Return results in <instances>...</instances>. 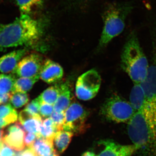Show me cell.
<instances>
[{"mask_svg": "<svg viewBox=\"0 0 156 156\" xmlns=\"http://www.w3.org/2000/svg\"><path fill=\"white\" fill-rule=\"evenodd\" d=\"M58 131L56 126H45L41 125L40 129V137L53 140L54 136Z\"/></svg>", "mask_w": 156, "mask_h": 156, "instance_id": "d4e9b609", "label": "cell"}, {"mask_svg": "<svg viewBox=\"0 0 156 156\" xmlns=\"http://www.w3.org/2000/svg\"><path fill=\"white\" fill-rule=\"evenodd\" d=\"M3 130H0V151L4 143L3 141Z\"/></svg>", "mask_w": 156, "mask_h": 156, "instance_id": "d6a6232c", "label": "cell"}, {"mask_svg": "<svg viewBox=\"0 0 156 156\" xmlns=\"http://www.w3.org/2000/svg\"><path fill=\"white\" fill-rule=\"evenodd\" d=\"M18 119L17 111L10 103L0 106V128L15 122Z\"/></svg>", "mask_w": 156, "mask_h": 156, "instance_id": "d6986e66", "label": "cell"}, {"mask_svg": "<svg viewBox=\"0 0 156 156\" xmlns=\"http://www.w3.org/2000/svg\"><path fill=\"white\" fill-rule=\"evenodd\" d=\"M16 153L11 148L4 144L1 149L0 156H16Z\"/></svg>", "mask_w": 156, "mask_h": 156, "instance_id": "f546056e", "label": "cell"}, {"mask_svg": "<svg viewBox=\"0 0 156 156\" xmlns=\"http://www.w3.org/2000/svg\"><path fill=\"white\" fill-rule=\"evenodd\" d=\"M82 156H96V155L93 152L87 151L83 154Z\"/></svg>", "mask_w": 156, "mask_h": 156, "instance_id": "836d02e7", "label": "cell"}, {"mask_svg": "<svg viewBox=\"0 0 156 156\" xmlns=\"http://www.w3.org/2000/svg\"><path fill=\"white\" fill-rule=\"evenodd\" d=\"M0 105H1V102H0Z\"/></svg>", "mask_w": 156, "mask_h": 156, "instance_id": "8d00e7d4", "label": "cell"}, {"mask_svg": "<svg viewBox=\"0 0 156 156\" xmlns=\"http://www.w3.org/2000/svg\"><path fill=\"white\" fill-rule=\"evenodd\" d=\"M74 134L70 131L60 130L56 132L53 138V146L57 153L62 154L67 149Z\"/></svg>", "mask_w": 156, "mask_h": 156, "instance_id": "ac0fdd59", "label": "cell"}, {"mask_svg": "<svg viewBox=\"0 0 156 156\" xmlns=\"http://www.w3.org/2000/svg\"><path fill=\"white\" fill-rule=\"evenodd\" d=\"M20 14L33 16L44 6V0H15Z\"/></svg>", "mask_w": 156, "mask_h": 156, "instance_id": "e0dca14e", "label": "cell"}, {"mask_svg": "<svg viewBox=\"0 0 156 156\" xmlns=\"http://www.w3.org/2000/svg\"><path fill=\"white\" fill-rule=\"evenodd\" d=\"M53 111V105L46 103H41L39 110V113L41 117L48 118L50 117Z\"/></svg>", "mask_w": 156, "mask_h": 156, "instance_id": "83f0119b", "label": "cell"}, {"mask_svg": "<svg viewBox=\"0 0 156 156\" xmlns=\"http://www.w3.org/2000/svg\"><path fill=\"white\" fill-rule=\"evenodd\" d=\"M41 102H40L37 98L32 101L30 103H28L25 108L24 109L29 113L34 116L39 115V110H40Z\"/></svg>", "mask_w": 156, "mask_h": 156, "instance_id": "4316f807", "label": "cell"}, {"mask_svg": "<svg viewBox=\"0 0 156 156\" xmlns=\"http://www.w3.org/2000/svg\"><path fill=\"white\" fill-rule=\"evenodd\" d=\"M101 79L98 73L90 70L78 78L76 86V94L79 99L87 101L92 99L98 93Z\"/></svg>", "mask_w": 156, "mask_h": 156, "instance_id": "52a82bcc", "label": "cell"}, {"mask_svg": "<svg viewBox=\"0 0 156 156\" xmlns=\"http://www.w3.org/2000/svg\"><path fill=\"white\" fill-rule=\"evenodd\" d=\"M26 131L19 122L9 126L3 131V141L5 145L16 151L25 148L24 139Z\"/></svg>", "mask_w": 156, "mask_h": 156, "instance_id": "9c48e42d", "label": "cell"}, {"mask_svg": "<svg viewBox=\"0 0 156 156\" xmlns=\"http://www.w3.org/2000/svg\"><path fill=\"white\" fill-rule=\"evenodd\" d=\"M37 156H49L55 151L53 140L37 137L33 146Z\"/></svg>", "mask_w": 156, "mask_h": 156, "instance_id": "ffe728a7", "label": "cell"}, {"mask_svg": "<svg viewBox=\"0 0 156 156\" xmlns=\"http://www.w3.org/2000/svg\"><path fill=\"white\" fill-rule=\"evenodd\" d=\"M42 33L41 21L20 14L13 22L0 25V51L22 46L32 47L39 41Z\"/></svg>", "mask_w": 156, "mask_h": 156, "instance_id": "6da1fadb", "label": "cell"}, {"mask_svg": "<svg viewBox=\"0 0 156 156\" xmlns=\"http://www.w3.org/2000/svg\"><path fill=\"white\" fill-rule=\"evenodd\" d=\"M63 130L74 135L83 134L89 127L87 124L88 114L83 107L77 102L72 103L66 111Z\"/></svg>", "mask_w": 156, "mask_h": 156, "instance_id": "8992f818", "label": "cell"}, {"mask_svg": "<svg viewBox=\"0 0 156 156\" xmlns=\"http://www.w3.org/2000/svg\"><path fill=\"white\" fill-rule=\"evenodd\" d=\"M141 85L145 93L147 105L156 108V53L150 66L147 76Z\"/></svg>", "mask_w": 156, "mask_h": 156, "instance_id": "30bf717a", "label": "cell"}, {"mask_svg": "<svg viewBox=\"0 0 156 156\" xmlns=\"http://www.w3.org/2000/svg\"><path fill=\"white\" fill-rule=\"evenodd\" d=\"M135 112L129 101L116 94L108 98L101 108L105 119L117 123H128Z\"/></svg>", "mask_w": 156, "mask_h": 156, "instance_id": "5b68a950", "label": "cell"}, {"mask_svg": "<svg viewBox=\"0 0 156 156\" xmlns=\"http://www.w3.org/2000/svg\"><path fill=\"white\" fill-rule=\"evenodd\" d=\"M11 95V92L6 94H0V102L1 105L5 104L9 101H10Z\"/></svg>", "mask_w": 156, "mask_h": 156, "instance_id": "1f68e13d", "label": "cell"}, {"mask_svg": "<svg viewBox=\"0 0 156 156\" xmlns=\"http://www.w3.org/2000/svg\"><path fill=\"white\" fill-rule=\"evenodd\" d=\"M0 155H1V151H0Z\"/></svg>", "mask_w": 156, "mask_h": 156, "instance_id": "d590c367", "label": "cell"}, {"mask_svg": "<svg viewBox=\"0 0 156 156\" xmlns=\"http://www.w3.org/2000/svg\"><path fill=\"white\" fill-rule=\"evenodd\" d=\"M16 156H37L32 147H27L25 149L16 153Z\"/></svg>", "mask_w": 156, "mask_h": 156, "instance_id": "4dcf8cb0", "label": "cell"}, {"mask_svg": "<svg viewBox=\"0 0 156 156\" xmlns=\"http://www.w3.org/2000/svg\"><path fill=\"white\" fill-rule=\"evenodd\" d=\"M59 93V86H52L44 90L37 98L41 103H46L54 105Z\"/></svg>", "mask_w": 156, "mask_h": 156, "instance_id": "7402d4cb", "label": "cell"}, {"mask_svg": "<svg viewBox=\"0 0 156 156\" xmlns=\"http://www.w3.org/2000/svg\"><path fill=\"white\" fill-rule=\"evenodd\" d=\"M19 123L26 131L33 133L40 137V132L43 121L40 115L34 116L23 109L18 116Z\"/></svg>", "mask_w": 156, "mask_h": 156, "instance_id": "5bb4252c", "label": "cell"}, {"mask_svg": "<svg viewBox=\"0 0 156 156\" xmlns=\"http://www.w3.org/2000/svg\"><path fill=\"white\" fill-rule=\"evenodd\" d=\"M133 9L132 4L129 2L114 3L108 7L103 14L104 27L99 41L101 47L106 46L122 32L126 18Z\"/></svg>", "mask_w": 156, "mask_h": 156, "instance_id": "277c9868", "label": "cell"}, {"mask_svg": "<svg viewBox=\"0 0 156 156\" xmlns=\"http://www.w3.org/2000/svg\"><path fill=\"white\" fill-rule=\"evenodd\" d=\"M63 76V70L60 65L50 59L44 60L41 69L40 78L47 83H56Z\"/></svg>", "mask_w": 156, "mask_h": 156, "instance_id": "7c38bea8", "label": "cell"}, {"mask_svg": "<svg viewBox=\"0 0 156 156\" xmlns=\"http://www.w3.org/2000/svg\"><path fill=\"white\" fill-rule=\"evenodd\" d=\"M29 101V97L27 93L11 92L10 101L14 108H19L27 104Z\"/></svg>", "mask_w": 156, "mask_h": 156, "instance_id": "cb8c5ba5", "label": "cell"}, {"mask_svg": "<svg viewBox=\"0 0 156 156\" xmlns=\"http://www.w3.org/2000/svg\"><path fill=\"white\" fill-rule=\"evenodd\" d=\"M44 61L43 57L38 53H31L24 56L20 61L12 73L18 77H34L40 76Z\"/></svg>", "mask_w": 156, "mask_h": 156, "instance_id": "ba28073f", "label": "cell"}, {"mask_svg": "<svg viewBox=\"0 0 156 156\" xmlns=\"http://www.w3.org/2000/svg\"><path fill=\"white\" fill-rule=\"evenodd\" d=\"M99 142L104 148L96 156H132L137 151V148L132 144L123 145L111 140H101Z\"/></svg>", "mask_w": 156, "mask_h": 156, "instance_id": "8fae6325", "label": "cell"}, {"mask_svg": "<svg viewBox=\"0 0 156 156\" xmlns=\"http://www.w3.org/2000/svg\"><path fill=\"white\" fill-rule=\"evenodd\" d=\"M49 156H58V154L56 152V151H54V152H53V153L51 154Z\"/></svg>", "mask_w": 156, "mask_h": 156, "instance_id": "e575fe53", "label": "cell"}, {"mask_svg": "<svg viewBox=\"0 0 156 156\" xmlns=\"http://www.w3.org/2000/svg\"><path fill=\"white\" fill-rule=\"evenodd\" d=\"M128 124V136L140 156H156V108L146 105Z\"/></svg>", "mask_w": 156, "mask_h": 156, "instance_id": "7a4b0ae2", "label": "cell"}, {"mask_svg": "<svg viewBox=\"0 0 156 156\" xmlns=\"http://www.w3.org/2000/svg\"><path fill=\"white\" fill-rule=\"evenodd\" d=\"M37 137V135L33 133H29V132L26 133L24 139L25 146L27 147H32Z\"/></svg>", "mask_w": 156, "mask_h": 156, "instance_id": "f1b7e54d", "label": "cell"}, {"mask_svg": "<svg viewBox=\"0 0 156 156\" xmlns=\"http://www.w3.org/2000/svg\"><path fill=\"white\" fill-rule=\"evenodd\" d=\"M16 78L12 75L0 74V94L12 92Z\"/></svg>", "mask_w": 156, "mask_h": 156, "instance_id": "603a6c76", "label": "cell"}, {"mask_svg": "<svg viewBox=\"0 0 156 156\" xmlns=\"http://www.w3.org/2000/svg\"><path fill=\"white\" fill-rule=\"evenodd\" d=\"M50 118L53 120L58 131L63 130V127L65 120V114L64 112H58L53 111Z\"/></svg>", "mask_w": 156, "mask_h": 156, "instance_id": "484cf974", "label": "cell"}, {"mask_svg": "<svg viewBox=\"0 0 156 156\" xmlns=\"http://www.w3.org/2000/svg\"><path fill=\"white\" fill-rule=\"evenodd\" d=\"M70 102L71 91L69 85L66 83L59 86V95L53 105L54 111L65 112L70 105Z\"/></svg>", "mask_w": 156, "mask_h": 156, "instance_id": "9a60e30c", "label": "cell"}, {"mask_svg": "<svg viewBox=\"0 0 156 156\" xmlns=\"http://www.w3.org/2000/svg\"><path fill=\"white\" fill-rule=\"evenodd\" d=\"M28 48L14 50L0 57V72L3 73L13 72L18 62L28 52Z\"/></svg>", "mask_w": 156, "mask_h": 156, "instance_id": "4fadbf2b", "label": "cell"}, {"mask_svg": "<svg viewBox=\"0 0 156 156\" xmlns=\"http://www.w3.org/2000/svg\"><path fill=\"white\" fill-rule=\"evenodd\" d=\"M129 101L136 112L146 105L145 93L141 83H134L130 92Z\"/></svg>", "mask_w": 156, "mask_h": 156, "instance_id": "2e32d148", "label": "cell"}, {"mask_svg": "<svg viewBox=\"0 0 156 156\" xmlns=\"http://www.w3.org/2000/svg\"><path fill=\"white\" fill-rule=\"evenodd\" d=\"M40 79L39 76L34 77H18L15 80L11 92L27 93L30 91Z\"/></svg>", "mask_w": 156, "mask_h": 156, "instance_id": "44dd1931", "label": "cell"}, {"mask_svg": "<svg viewBox=\"0 0 156 156\" xmlns=\"http://www.w3.org/2000/svg\"><path fill=\"white\" fill-rule=\"evenodd\" d=\"M121 64L133 83H141L145 80L150 66L135 32L128 35L122 50Z\"/></svg>", "mask_w": 156, "mask_h": 156, "instance_id": "3957f363", "label": "cell"}]
</instances>
